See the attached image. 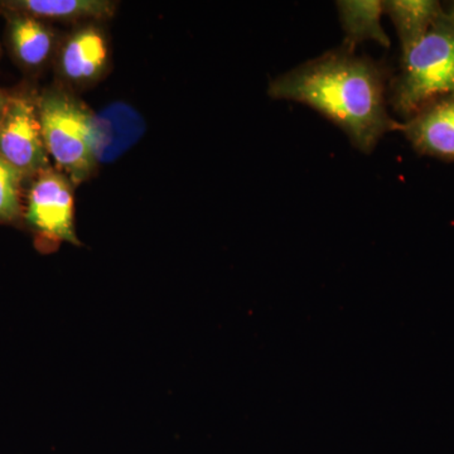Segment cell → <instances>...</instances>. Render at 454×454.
Returning a JSON list of instances; mask_svg holds the SVG:
<instances>
[{
	"label": "cell",
	"instance_id": "obj_10",
	"mask_svg": "<svg viewBox=\"0 0 454 454\" xmlns=\"http://www.w3.org/2000/svg\"><path fill=\"white\" fill-rule=\"evenodd\" d=\"M384 13L395 26L404 53L422 40L446 11L437 0H387Z\"/></svg>",
	"mask_w": 454,
	"mask_h": 454
},
{
	"label": "cell",
	"instance_id": "obj_13",
	"mask_svg": "<svg viewBox=\"0 0 454 454\" xmlns=\"http://www.w3.org/2000/svg\"><path fill=\"white\" fill-rule=\"evenodd\" d=\"M9 95L5 94L2 89H0V121H2L3 116H4L5 109L8 106Z\"/></svg>",
	"mask_w": 454,
	"mask_h": 454
},
{
	"label": "cell",
	"instance_id": "obj_3",
	"mask_svg": "<svg viewBox=\"0 0 454 454\" xmlns=\"http://www.w3.org/2000/svg\"><path fill=\"white\" fill-rule=\"evenodd\" d=\"M454 94V26L447 13L411 50L402 53L389 101L406 119L435 98Z\"/></svg>",
	"mask_w": 454,
	"mask_h": 454
},
{
	"label": "cell",
	"instance_id": "obj_2",
	"mask_svg": "<svg viewBox=\"0 0 454 454\" xmlns=\"http://www.w3.org/2000/svg\"><path fill=\"white\" fill-rule=\"evenodd\" d=\"M42 137L49 155L74 184L91 176L103 149L97 116L59 90L37 97Z\"/></svg>",
	"mask_w": 454,
	"mask_h": 454
},
{
	"label": "cell",
	"instance_id": "obj_7",
	"mask_svg": "<svg viewBox=\"0 0 454 454\" xmlns=\"http://www.w3.org/2000/svg\"><path fill=\"white\" fill-rule=\"evenodd\" d=\"M109 62L106 35L97 27L77 29L64 42L57 56V67L66 82L88 85L100 79Z\"/></svg>",
	"mask_w": 454,
	"mask_h": 454
},
{
	"label": "cell",
	"instance_id": "obj_12",
	"mask_svg": "<svg viewBox=\"0 0 454 454\" xmlns=\"http://www.w3.org/2000/svg\"><path fill=\"white\" fill-rule=\"evenodd\" d=\"M22 173L0 155V223L23 220Z\"/></svg>",
	"mask_w": 454,
	"mask_h": 454
},
{
	"label": "cell",
	"instance_id": "obj_14",
	"mask_svg": "<svg viewBox=\"0 0 454 454\" xmlns=\"http://www.w3.org/2000/svg\"><path fill=\"white\" fill-rule=\"evenodd\" d=\"M448 20L452 22V25L454 26V3H452V5H450V9H448V12H446Z\"/></svg>",
	"mask_w": 454,
	"mask_h": 454
},
{
	"label": "cell",
	"instance_id": "obj_6",
	"mask_svg": "<svg viewBox=\"0 0 454 454\" xmlns=\"http://www.w3.org/2000/svg\"><path fill=\"white\" fill-rule=\"evenodd\" d=\"M400 130L418 153L454 162V94L430 101Z\"/></svg>",
	"mask_w": 454,
	"mask_h": 454
},
{
	"label": "cell",
	"instance_id": "obj_11",
	"mask_svg": "<svg viewBox=\"0 0 454 454\" xmlns=\"http://www.w3.org/2000/svg\"><path fill=\"white\" fill-rule=\"evenodd\" d=\"M340 25L346 35L345 49L354 51L361 42L375 41L390 47V40L381 26L382 0H340L336 3Z\"/></svg>",
	"mask_w": 454,
	"mask_h": 454
},
{
	"label": "cell",
	"instance_id": "obj_1",
	"mask_svg": "<svg viewBox=\"0 0 454 454\" xmlns=\"http://www.w3.org/2000/svg\"><path fill=\"white\" fill-rule=\"evenodd\" d=\"M269 95L316 110L339 127L351 145L370 154L402 122L387 112L382 68L354 51H331L277 77Z\"/></svg>",
	"mask_w": 454,
	"mask_h": 454
},
{
	"label": "cell",
	"instance_id": "obj_4",
	"mask_svg": "<svg viewBox=\"0 0 454 454\" xmlns=\"http://www.w3.org/2000/svg\"><path fill=\"white\" fill-rule=\"evenodd\" d=\"M23 220L42 240L80 245L70 178L52 167L33 177L23 203Z\"/></svg>",
	"mask_w": 454,
	"mask_h": 454
},
{
	"label": "cell",
	"instance_id": "obj_9",
	"mask_svg": "<svg viewBox=\"0 0 454 454\" xmlns=\"http://www.w3.org/2000/svg\"><path fill=\"white\" fill-rule=\"evenodd\" d=\"M5 35L12 57L27 73L41 71L55 52V31L35 18L8 17Z\"/></svg>",
	"mask_w": 454,
	"mask_h": 454
},
{
	"label": "cell",
	"instance_id": "obj_5",
	"mask_svg": "<svg viewBox=\"0 0 454 454\" xmlns=\"http://www.w3.org/2000/svg\"><path fill=\"white\" fill-rule=\"evenodd\" d=\"M0 155L25 179L51 168L49 152L42 137L37 98L28 92L9 95L7 109L0 121Z\"/></svg>",
	"mask_w": 454,
	"mask_h": 454
},
{
	"label": "cell",
	"instance_id": "obj_8",
	"mask_svg": "<svg viewBox=\"0 0 454 454\" xmlns=\"http://www.w3.org/2000/svg\"><path fill=\"white\" fill-rule=\"evenodd\" d=\"M116 4L109 0H0V16L47 20H106Z\"/></svg>",
	"mask_w": 454,
	"mask_h": 454
}]
</instances>
